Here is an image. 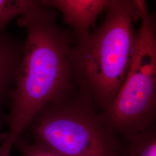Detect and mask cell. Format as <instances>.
Wrapping results in <instances>:
<instances>
[{"mask_svg": "<svg viewBox=\"0 0 156 156\" xmlns=\"http://www.w3.org/2000/svg\"><path fill=\"white\" fill-rule=\"evenodd\" d=\"M57 11L38 0L18 19V26L26 30L27 36L11 109L5 116L8 129L0 135V156H11L16 141L48 104L78 94L71 68L76 41L72 31L57 24Z\"/></svg>", "mask_w": 156, "mask_h": 156, "instance_id": "6da1fadb", "label": "cell"}, {"mask_svg": "<svg viewBox=\"0 0 156 156\" xmlns=\"http://www.w3.org/2000/svg\"><path fill=\"white\" fill-rule=\"evenodd\" d=\"M100 27L76 41L71 56L78 95L106 112L129 69L136 42L134 24L140 20L136 0H111Z\"/></svg>", "mask_w": 156, "mask_h": 156, "instance_id": "7a4b0ae2", "label": "cell"}, {"mask_svg": "<svg viewBox=\"0 0 156 156\" xmlns=\"http://www.w3.org/2000/svg\"><path fill=\"white\" fill-rule=\"evenodd\" d=\"M26 130L33 142L59 156H122L123 142L105 112L78 94L50 102Z\"/></svg>", "mask_w": 156, "mask_h": 156, "instance_id": "3957f363", "label": "cell"}, {"mask_svg": "<svg viewBox=\"0 0 156 156\" xmlns=\"http://www.w3.org/2000/svg\"><path fill=\"white\" fill-rule=\"evenodd\" d=\"M140 26L131 64L111 105L105 112L113 128L123 139L155 126L156 23L146 2L136 0Z\"/></svg>", "mask_w": 156, "mask_h": 156, "instance_id": "277c9868", "label": "cell"}, {"mask_svg": "<svg viewBox=\"0 0 156 156\" xmlns=\"http://www.w3.org/2000/svg\"><path fill=\"white\" fill-rule=\"evenodd\" d=\"M111 0H40L46 8L62 13L63 22L72 28L76 41L86 38L97 17L105 11Z\"/></svg>", "mask_w": 156, "mask_h": 156, "instance_id": "5b68a950", "label": "cell"}, {"mask_svg": "<svg viewBox=\"0 0 156 156\" xmlns=\"http://www.w3.org/2000/svg\"><path fill=\"white\" fill-rule=\"evenodd\" d=\"M25 40L0 32V106L11 103Z\"/></svg>", "mask_w": 156, "mask_h": 156, "instance_id": "8992f818", "label": "cell"}, {"mask_svg": "<svg viewBox=\"0 0 156 156\" xmlns=\"http://www.w3.org/2000/svg\"><path fill=\"white\" fill-rule=\"evenodd\" d=\"M122 156H156V126L124 139Z\"/></svg>", "mask_w": 156, "mask_h": 156, "instance_id": "52a82bcc", "label": "cell"}, {"mask_svg": "<svg viewBox=\"0 0 156 156\" xmlns=\"http://www.w3.org/2000/svg\"><path fill=\"white\" fill-rule=\"evenodd\" d=\"M38 0H0V32H6L8 24L35 5Z\"/></svg>", "mask_w": 156, "mask_h": 156, "instance_id": "ba28073f", "label": "cell"}, {"mask_svg": "<svg viewBox=\"0 0 156 156\" xmlns=\"http://www.w3.org/2000/svg\"><path fill=\"white\" fill-rule=\"evenodd\" d=\"M22 156H60L34 142H29L22 136L15 145Z\"/></svg>", "mask_w": 156, "mask_h": 156, "instance_id": "9c48e42d", "label": "cell"}, {"mask_svg": "<svg viewBox=\"0 0 156 156\" xmlns=\"http://www.w3.org/2000/svg\"><path fill=\"white\" fill-rule=\"evenodd\" d=\"M5 116L0 109V129L2 127L3 123H5Z\"/></svg>", "mask_w": 156, "mask_h": 156, "instance_id": "30bf717a", "label": "cell"}]
</instances>
